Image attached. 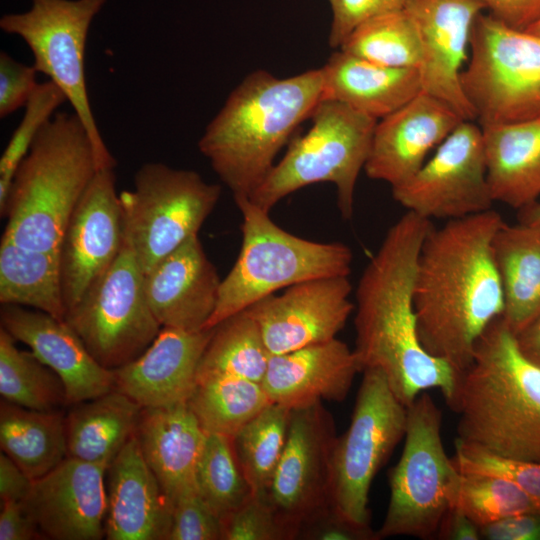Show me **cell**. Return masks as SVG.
<instances>
[{
  "mask_svg": "<svg viewBox=\"0 0 540 540\" xmlns=\"http://www.w3.org/2000/svg\"><path fill=\"white\" fill-rule=\"evenodd\" d=\"M362 372L351 422L333 448L330 505L354 525L371 529V483L404 439L407 407L395 396L382 371L369 368Z\"/></svg>",
  "mask_w": 540,
  "mask_h": 540,
  "instance_id": "cell-10",
  "label": "cell"
},
{
  "mask_svg": "<svg viewBox=\"0 0 540 540\" xmlns=\"http://www.w3.org/2000/svg\"><path fill=\"white\" fill-rule=\"evenodd\" d=\"M52 81L39 83L25 106L24 115L0 157V208L4 205L14 175L41 129L66 102Z\"/></svg>",
  "mask_w": 540,
  "mask_h": 540,
  "instance_id": "cell-40",
  "label": "cell"
},
{
  "mask_svg": "<svg viewBox=\"0 0 540 540\" xmlns=\"http://www.w3.org/2000/svg\"><path fill=\"white\" fill-rule=\"evenodd\" d=\"M526 30L540 35V20Z\"/></svg>",
  "mask_w": 540,
  "mask_h": 540,
  "instance_id": "cell-54",
  "label": "cell"
},
{
  "mask_svg": "<svg viewBox=\"0 0 540 540\" xmlns=\"http://www.w3.org/2000/svg\"><path fill=\"white\" fill-rule=\"evenodd\" d=\"M333 416L322 402L291 410L286 444L266 497L284 522L298 531L330 505Z\"/></svg>",
  "mask_w": 540,
  "mask_h": 540,
  "instance_id": "cell-15",
  "label": "cell"
},
{
  "mask_svg": "<svg viewBox=\"0 0 540 540\" xmlns=\"http://www.w3.org/2000/svg\"><path fill=\"white\" fill-rule=\"evenodd\" d=\"M221 280L198 235L144 274L147 300L160 325L186 331L205 328L215 310Z\"/></svg>",
  "mask_w": 540,
  "mask_h": 540,
  "instance_id": "cell-23",
  "label": "cell"
},
{
  "mask_svg": "<svg viewBox=\"0 0 540 540\" xmlns=\"http://www.w3.org/2000/svg\"><path fill=\"white\" fill-rule=\"evenodd\" d=\"M213 328L186 331L162 327L136 359L113 370L114 389L143 407L187 402Z\"/></svg>",
  "mask_w": 540,
  "mask_h": 540,
  "instance_id": "cell-22",
  "label": "cell"
},
{
  "mask_svg": "<svg viewBox=\"0 0 540 540\" xmlns=\"http://www.w3.org/2000/svg\"><path fill=\"white\" fill-rule=\"evenodd\" d=\"M222 523V540L297 539V531L282 520L266 495L253 494Z\"/></svg>",
  "mask_w": 540,
  "mask_h": 540,
  "instance_id": "cell-42",
  "label": "cell"
},
{
  "mask_svg": "<svg viewBox=\"0 0 540 540\" xmlns=\"http://www.w3.org/2000/svg\"><path fill=\"white\" fill-rule=\"evenodd\" d=\"M452 460L461 473L488 474L515 482L540 507V463L507 459L455 440Z\"/></svg>",
  "mask_w": 540,
  "mask_h": 540,
  "instance_id": "cell-41",
  "label": "cell"
},
{
  "mask_svg": "<svg viewBox=\"0 0 540 540\" xmlns=\"http://www.w3.org/2000/svg\"><path fill=\"white\" fill-rule=\"evenodd\" d=\"M441 428L442 412L423 391L407 407L404 446L388 473L390 497L378 539L437 536L460 474L445 452Z\"/></svg>",
  "mask_w": 540,
  "mask_h": 540,
  "instance_id": "cell-8",
  "label": "cell"
},
{
  "mask_svg": "<svg viewBox=\"0 0 540 540\" xmlns=\"http://www.w3.org/2000/svg\"><path fill=\"white\" fill-rule=\"evenodd\" d=\"M0 321L15 340L31 351L62 380L67 404H77L114 389V373L101 366L75 331L64 321L36 309L1 304Z\"/></svg>",
  "mask_w": 540,
  "mask_h": 540,
  "instance_id": "cell-21",
  "label": "cell"
},
{
  "mask_svg": "<svg viewBox=\"0 0 540 540\" xmlns=\"http://www.w3.org/2000/svg\"><path fill=\"white\" fill-rule=\"evenodd\" d=\"M321 70L323 99L341 102L376 120L396 111L422 91L418 69L381 65L340 49Z\"/></svg>",
  "mask_w": 540,
  "mask_h": 540,
  "instance_id": "cell-27",
  "label": "cell"
},
{
  "mask_svg": "<svg viewBox=\"0 0 540 540\" xmlns=\"http://www.w3.org/2000/svg\"><path fill=\"white\" fill-rule=\"evenodd\" d=\"M348 276L294 284L245 309L255 320L271 355L336 338L355 310Z\"/></svg>",
  "mask_w": 540,
  "mask_h": 540,
  "instance_id": "cell-17",
  "label": "cell"
},
{
  "mask_svg": "<svg viewBox=\"0 0 540 540\" xmlns=\"http://www.w3.org/2000/svg\"><path fill=\"white\" fill-rule=\"evenodd\" d=\"M107 467L66 457L32 480L21 500L42 536L99 540L105 536Z\"/></svg>",
  "mask_w": 540,
  "mask_h": 540,
  "instance_id": "cell-19",
  "label": "cell"
},
{
  "mask_svg": "<svg viewBox=\"0 0 540 540\" xmlns=\"http://www.w3.org/2000/svg\"><path fill=\"white\" fill-rule=\"evenodd\" d=\"M0 303L30 307L64 320L58 252L26 248L2 237Z\"/></svg>",
  "mask_w": 540,
  "mask_h": 540,
  "instance_id": "cell-32",
  "label": "cell"
},
{
  "mask_svg": "<svg viewBox=\"0 0 540 540\" xmlns=\"http://www.w3.org/2000/svg\"><path fill=\"white\" fill-rule=\"evenodd\" d=\"M498 21L526 30L540 20V0H477Z\"/></svg>",
  "mask_w": 540,
  "mask_h": 540,
  "instance_id": "cell-47",
  "label": "cell"
},
{
  "mask_svg": "<svg viewBox=\"0 0 540 540\" xmlns=\"http://www.w3.org/2000/svg\"><path fill=\"white\" fill-rule=\"evenodd\" d=\"M0 328V394L3 400L32 410L51 411L67 404L60 377L32 351H22Z\"/></svg>",
  "mask_w": 540,
  "mask_h": 540,
  "instance_id": "cell-35",
  "label": "cell"
},
{
  "mask_svg": "<svg viewBox=\"0 0 540 540\" xmlns=\"http://www.w3.org/2000/svg\"><path fill=\"white\" fill-rule=\"evenodd\" d=\"M404 11L420 40L422 91L446 103L463 120L475 121L461 75L474 22L485 12L483 5L477 0H408Z\"/></svg>",
  "mask_w": 540,
  "mask_h": 540,
  "instance_id": "cell-18",
  "label": "cell"
},
{
  "mask_svg": "<svg viewBox=\"0 0 540 540\" xmlns=\"http://www.w3.org/2000/svg\"><path fill=\"white\" fill-rule=\"evenodd\" d=\"M271 403L261 383L233 376L198 380L187 401L207 434L229 437Z\"/></svg>",
  "mask_w": 540,
  "mask_h": 540,
  "instance_id": "cell-34",
  "label": "cell"
},
{
  "mask_svg": "<svg viewBox=\"0 0 540 540\" xmlns=\"http://www.w3.org/2000/svg\"><path fill=\"white\" fill-rule=\"evenodd\" d=\"M361 367L353 349L334 338L271 355L261 382L273 403L290 410L343 401Z\"/></svg>",
  "mask_w": 540,
  "mask_h": 540,
  "instance_id": "cell-25",
  "label": "cell"
},
{
  "mask_svg": "<svg viewBox=\"0 0 540 540\" xmlns=\"http://www.w3.org/2000/svg\"><path fill=\"white\" fill-rule=\"evenodd\" d=\"M449 504L479 528L517 514L540 511L515 482L488 474L460 472L451 488Z\"/></svg>",
  "mask_w": 540,
  "mask_h": 540,
  "instance_id": "cell-39",
  "label": "cell"
},
{
  "mask_svg": "<svg viewBox=\"0 0 540 540\" xmlns=\"http://www.w3.org/2000/svg\"><path fill=\"white\" fill-rule=\"evenodd\" d=\"M310 118V129L292 138L283 158L248 199L270 212L289 194L328 182L336 187L341 216L350 219L378 120L330 99H322Z\"/></svg>",
  "mask_w": 540,
  "mask_h": 540,
  "instance_id": "cell-7",
  "label": "cell"
},
{
  "mask_svg": "<svg viewBox=\"0 0 540 540\" xmlns=\"http://www.w3.org/2000/svg\"><path fill=\"white\" fill-rule=\"evenodd\" d=\"M291 410L271 403L233 437L234 450L253 493L266 495L283 453Z\"/></svg>",
  "mask_w": 540,
  "mask_h": 540,
  "instance_id": "cell-36",
  "label": "cell"
},
{
  "mask_svg": "<svg viewBox=\"0 0 540 540\" xmlns=\"http://www.w3.org/2000/svg\"><path fill=\"white\" fill-rule=\"evenodd\" d=\"M457 439L493 455L540 463V368L517 347L502 317L476 343L446 401Z\"/></svg>",
  "mask_w": 540,
  "mask_h": 540,
  "instance_id": "cell-4",
  "label": "cell"
},
{
  "mask_svg": "<svg viewBox=\"0 0 540 540\" xmlns=\"http://www.w3.org/2000/svg\"><path fill=\"white\" fill-rule=\"evenodd\" d=\"M37 69L17 62L6 52L0 53V118H6L28 100L39 85Z\"/></svg>",
  "mask_w": 540,
  "mask_h": 540,
  "instance_id": "cell-45",
  "label": "cell"
},
{
  "mask_svg": "<svg viewBox=\"0 0 540 540\" xmlns=\"http://www.w3.org/2000/svg\"><path fill=\"white\" fill-rule=\"evenodd\" d=\"M124 238L113 168L99 169L73 210L59 246L66 311L111 265Z\"/></svg>",
  "mask_w": 540,
  "mask_h": 540,
  "instance_id": "cell-16",
  "label": "cell"
},
{
  "mask_svg": "<svg viewBox=\"0 0 540 540\" xmlns=\"http://www.w3.org/2000/svg\"><path fill=\"white\" fill-rule=\"evenodd\" d=\"M197 493L225 519L254 493L236 456L232 437L207 434L196 472Z\"/></svg>",
  "mask_w": 540,
  "mask_h": 540,
  "instance_id": "cell-38",
  "label": "cell"
},
{
  "mask_svg": "<svg viewBox=\"0 0 540 540\" xmlns=\"http://www.w3.org/2000/svg\"><path fill=\"white\" fill-rule=\"evenodd\" d=\"M99 170L90 136L73 113H56L41 129L0 208L2 237L17 245L58 252L69 218Z\"/></svg>",
  "mask_w": 540,
  "mask_h": 540,
  "instance_id": "cell-5",
  "label": "cell"
},
{
  "mask_svg": "<svg viewBox=\"0 0 540 540\" xmlns=\"http://www.w3.org/2000/svg\"><path fill=\"white\" fill-rule=\"evenodd\" d=\"M518 221L540 226V202L537 201L519 210Z\"/></svg>",
  "mask_w": 540,
  "mask_h": 540,
  "instance_id": "cell-53",
  "label": "cell"
},
{
  "mask_svg": "<svg viewBox=\"0 0 540 540\" xmlns=\"http://www.w3.org/2000/svg\"><path fill=\"white\" fill-rule=\"evenodd\" d=\"M462 121L446 103L421 91L377 121L364 166L366 175L391 188L404 183Z\"/></svg>",
  "mask_w": 540,
  "mask_h": 540,
  "instance_id": "cell-20",
  "label": "cell"
},
{
  "mask_svg": "<svg viewBox=\"0 0 540 540\" xmlns=\"http://www.w3.org/2000/svg\"><path fill=\"white\" fill-rule=\"evenodd\" d=\"M106 0H32L23 13L6 14L0 28L24 40L33 65L49 77L71 104L86 128L99 169L116 161L97 127L89 102L85 76V47L89 27Z\"/></svg>",
  "mask_w": 540,
  "mask_h": 540,
  "instance_id": "cell-13",
  "label": "cell"
},
{
  "mask_svg": "<svg viewBox=\"0 0 540 540\" xmlns=\"http://www.w3.org/2000/svg\"><path fill=\"white\" fill-rule=\"evenodd\" d=\"M488 540H540V511L517 514L480 528Z\"/></svg>",
  "mask_w": 540,
  "mask_h": 540,
  "instance_id": "cell-48",
  "label": "cell"
},
{
  "mask_svg": "<svg viewBox=\"0 0 540 540\" xmlns=\"http://www.w3.org/2000/svg\"><path fill=\"white\" fill-rule=\"evenodd\" d=\"M492 251L503 298V320L516 334L540 315V226L504 222Z\"/></svg>",
  "mask_w": 540,
  "mask_h": 540,
  "instance_id": "cell-29",
  "label": "cell"
},
{
  "mask_svg": "<svg viewBox=\"0 0 540 540\" xmlns=\"http://www.w3.org/2000/svg\"><path fill=\"white\" fill-rule=\"evenodd\" d=\"M64 321L104 368L117 369L140 356L162 326L147 300L144 273L124 229L118 255Z\"/></svg>",
  "mask_w": 540,
  "mask_h": 540,
  "instance_id": "cell-11",
  "label": "cell"
},
{
  "mask_svg": "<svg viewBox=\"0 0 540 540\" xmlns=\"http://www.w3.org/2000/svg\"><path fill=\"white\" fill-rule=\"evenodd\" d=\"M431 220L407 211L387 231L355 291V347L361 371L379 369L408 407L428 389L448 401L459 377L452 366L422 346L413 302L421 246Z\"/></svg>",
  "mask_w": 540,
  "mask_h": 540,
  "instance_id": "cell-2",
  "label": "cell"
},
{
  "mask_svg": "<svg viewBox=\"0 0 540 540\" xmlns=\"http://www.w3.org/2000/svg\"><path fill=\"white\" fill-rule=\"evenodd\" d=\"M220 195L218 184L206 182L195 171L158 162L139 168L134 189L119 196L124 229L144 274L198 235Z\"/></svg>",
  "mask_w": 540,
  "mask_h": 540,
  "instance_id": "cell-12",
  "label": "cell"
},
{
  "mask_svg": "<svg viewBox=\"0 0 540 540\" xmlns=\"http://www.w3.org/2000/svg\"><path fill=\"white\" fill-rule=\"evenodd\" d=\"M514 336L522 355L540 368V315Z\"/></svg>",
  "mask_w": 540,
  "mask_h": 540,
  "instance_id": "cell-52",
  "label": "cell"
},
{
  "mask_svg": "<svg viewBox=\"0 0 540 540\" xmlns=\"http://www.w3.org/2000/svg\"><path fill=\"white\" fill-rule=\"evenodd\" d=\"M141 410L116 389L74 404L65 416L68 457L108 468L135 434Z\"/></svg>",
  "mask_w": 540,
  "mask_h": 540,
  "instance_id": "cell-30",
  "label": "cell"
},
{
  "mask_svg": "<svg viewBox=\"0 0 540 540\" xmlns=\"http://www.w3.org/2000/svg\"><path fill=\"white\" fill-rule=\"evenodd\" d=\"M1 450L31 479H37L68 457L64 414L39 411L5 400L0 404Z\"/></svg>",
  "mask_w": 540,
  "mask_h": 540,
  "instance_id": "cell-31",
  "label": "cell"
},
{
  "mask_svg": "<svg viewBox=\"0 0 540 540\" xmlns=\"http://www.w3.org/2000/svg\"><path fill=\"white\" fill-rule=\"evenodd\" d=\"M242 215L238 257L221 280L215 310L204 329L294 284L349 276L353 253L340 242H317L289 233L248 198L234 200Z\"/></svg>",
  "mask_w": 540,
  "mask_h": 540,
  "instance_id": "cell-6",
  "label": "cell"
},
{
  "mask_svg": "<svg viewBox=\"0 0 540 540\" xmlns=\"http://www.w3.org/2000/svg\"><path fill=\"white\" fill-rule=\"evenodd\" d=\"M408 0H329L331 26L329 46L339 49L362 22L387 12L404 9Z\"/></svg>",
  "mask_w": 540,
  "mask_h": 540,
  "instance_id": "cell-44",
  "label": "cell"
},
{
  "mask_svg": "<svg viewBox=\"0 0 540 540\" xmlns=\"http://www.w3.org/2000/svg\"><path fill=\"white\" fill-rule=\"evenodd\" d=\"M505 221L490 209L429 230L413 289L417 332L424 349L462 372L477 341L504 310L493 238Z\"/></svg>",
  "mask_w": 540,
  "mask_h": 540,
  "instance_id": "cell-1",
  "label": "cell"
},
{
  "mask_svg": "<svg viewBox=\"0 0 540 540\" xmlns=\"http://www.w3.org/2000/svg\"><path fill=\"white\" fill-rule=\"evenodd\" d=\"M461 81L480 126L539 118L540 35L481 13Z\"/></svg>",
  "mask_w": 540,
  "mask_h": 540,
  "instance_id": "cell-9",
  "label": "cell"
},
{
  "mask_svg": "<svg viewBox=\"0 0 540 540\" xmlns=\"http://www.w3.org/2000/svg\"><path fill=\"white\" fill-rule=\"evenodd\" d=\"M271 354L259 326L246 310L213 327L200 360L196 382L215 376H233L261 383Z\"/></svg>",
  "mask_w": 540,
  "mask_h": 540,
  "instance_id": "cell-33",
  "label": "cell"
},
{
  "mask_svg": "<svg viewBox=\"0 0 540 540\" xmlns=\"http://www.w3.org/2000/svg\"><path fill=\"white\" fill-rule=\"evenodd\" d=\"M437 537L447 540H479L480 528L462 512L450 508L440 525Z\"/></svg>",
  "mask_w": 540,
  "mask_h": 540,
  "instance_id": "cell-51",
  "label": "cell"
},
{
  "mask_svg": "<svg viewBox=\"0 0 540 540\" xmlns=\"http://www.w3.org/2000/svg\"><path fill=\"white\" fill-rule=\"evenodd\" d=\"M321 68L279 78L258 69L229 94L198 142L234 200L249 198L282 147L323 99Z\"/></svg>",
  "mask_w": 540,
  "mask_h": 540,
  "instance_id": "cell-3",
  "label": "cell"
},
{
  "mask_svg": "<svg viewBox=\"0 0 540 540\" xmlns=\"http://www.w3.org/2000/svg\"><path fill=\"white\" fill-rule=\"evenodd\" d=\"M302 540H378L376 531L349 522L331 505L319 510L299 528Z\"/></svg>",
  "mask_w": 540,
  "mask_h": 540,
  "instance_id": "cell-46",
  "label": "cell"
},
{
  "mask_svg": "<svg viewBox=\"0 0 540 540\" xmlns=\"http://www.w3.org/2000/svg\"><path fill=\"white\" fill-rule=\"evenodd\" d=\"M135 436L172 507L197 493L196 472L207 433L187 402L143 407Z\"/></svg>",
  "mask_w": 540,
  "mask_h": 540,
  "instance_id": "cell-26",
  "label": "cell"
},
{
  "mask_svg": "<svg viewBox=\"0 0 540 540\" xmlns=\"http://www.w3.org/2000/svg\"><path fill=\"white\" fill-rule=\"evenodd\" d=\"M391 190L402 207L428 220L492 209L481 126L462 121L412 177Z\"/></svg>",
  "mask_w": 540,
  "mask_h": 540,
  "instance_id": "cell-14",
  "label": "cell"
},
{
  "mask_svg": "<svg viewBox=\"0 0 540 540\" xmlns=\"http://www.w3.org/2000/svg\"><path fill=\"white\" fill-rule=\"evenodd\" d=\"M487 181L494 202L515 209L540 198V117L481 126Z\"/></svg>",
  "mask_w": 540,
  "mask_h": 540,
  "instance_id": "cell-28",
  "label": "cell"
},
{
  "mask_svg": "<svg viewBox=\"0 0 540 540\" xmlns=\"http://www.w3.org/2000/svg\"><path fill=\"white\" fill-rule=\"evenodd\" d=\"M106 473V538L167 540L173 507L146 463L135 434Z\"/></svg>",
  "mask_w": 540,
  "mask_h": 540,
  "instance_id": "cell-24",
  "label": "cell"
},
{
  "mask_svg": "<svg viewBox=\"0 0 540 540\" xmlns=\"http://www.w3.org/2000/svg\"><path fill=\"white\" fill-rule=\"evenodd\" d=\"M1 502V540H31L42 536L21 501L3 500Z\"/></svg>",
  "mask_w": 540,
  "mask_h": 540,
  "instance_id": "cell-49",
  "label": "cell"
},
{
  "mask_svg": "<svg viewBox=\"0 0 540 540\" xmlns=\"http://www.w3.org/2000/svg\"><path fill=\"white\" fill-rule=\"evenodd\" d=\"M223 523L198 493L180 499L173 506L167 540H222Z\"/></svg>",
  "mask_w": 540,
  "mask_h": 540,
  "instance_id": "cell-43",
  "label": "cell"
},
{
  "mask_svg": "<svg viewBox=\"0 0 540 540\" xmlns=\"http://www.w3.org/2000/svg\"><path fill=\"white\" fill-rule=\"evenodd\" d=\"M32 480L5 453L0 455V497L3 500L21 501L27 494Z\"/></svg>",
  "mask_w": 540,
  "mask_h": 540,
  "instance_id": "cell-50",
  "label": "cell"
},
{
  "mask_svg": "<svg viewBox=\"0 0 540 540\" xmlns=\"http://www.w3.org/2000/svg\"><path fill=\"white\" fill-rule=\"evenodd\" d=\"M339 49L390 67L418 69L421 64L418 32L404 9L362 22Z\"/></svg>",
  "mask_w": 540,
  "mask_h": 540,
  "instance_id": "cell-37",
  "label": "cell"
}]
</instances>
